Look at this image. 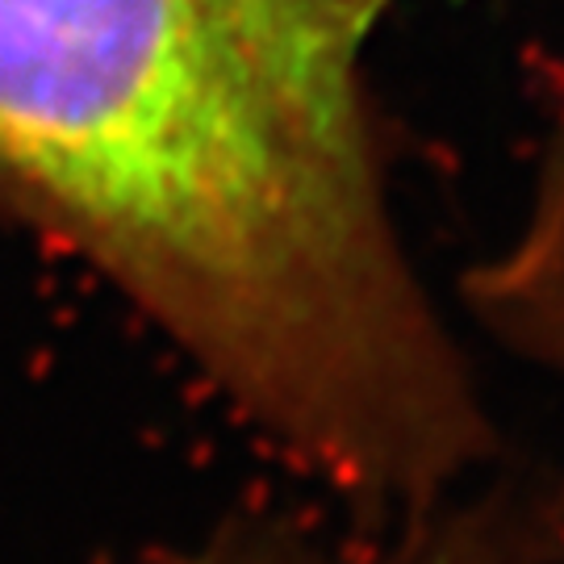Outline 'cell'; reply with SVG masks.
<instances>
[{
	"label": "cell",
	"instance_id": "2",
	"mask_svg": "<svg viewBox=\"0 0 564 564\" xmlns=\"http://www.w3.org/2000/svg\"><path fill=\"white\" fill-rule=\"evenodd\" d=\"M134 564H564V489L502 456L426 506H242Z\"/></svg>",
	"mask_w": 564,
	"mask_h": 564
},
{
	"label": "cell",
	"instance_id": "3",
	"mask_svg": "<svg viewBox=\"0 0 564 564\" xmlns=\"http://www.w3.org/2000/svg\"><path fill=\"white\" fill-rule=\"evenodd\" d=\"M460 305L506 356L564 381V126L540 147L514 226L464 268Z\"/></svg>",
	"mask_w": 564,
	"mask_h": 564
},
{
	"label": "cell",
	"instance_id": "1",
	"mask_svg": "<svg viewBox=\"0 0 564 564\" xmlns=\"http://www.w3.org/2000/svg\"><path fill=\"white\" fill-rule=\"evenodd\" d=\"M384 0H0V223L84 260L323 494L506 456L364 80Z\"/></svg>",
	"mask_w": 564,
	"mask_h": 564
}]
</instances>
